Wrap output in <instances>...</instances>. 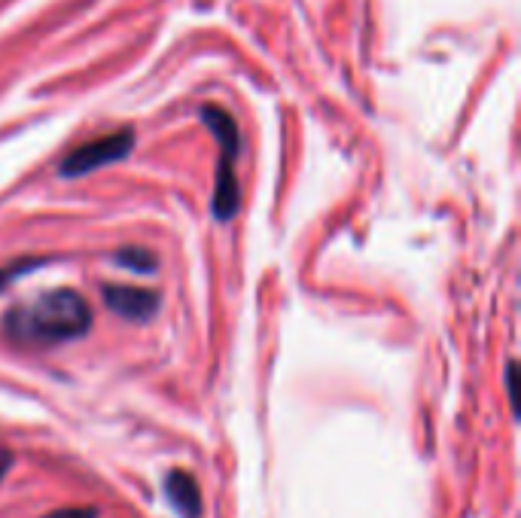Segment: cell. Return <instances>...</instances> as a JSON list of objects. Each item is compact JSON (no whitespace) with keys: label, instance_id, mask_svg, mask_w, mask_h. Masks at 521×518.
<instances>
[{"label":"cell","instance_id":"8992f818","mask_svg":"<svg viewBox=\"0 0 521 518\" xmlns=\"http://www.w3.org/2000/svg\"><path fill=\"white\" fill-rule=\"evenodd\" d=\"M116 263H122L125 269L132 272H141V275H150L156 269V259L144 250V247H125L116 253Z\"/></svg>","mask_w":521,"mask_h":518},{"label":"cell","instance_id":"9c48e42d","mask_svg":"<svg viewBox=\"0 0 521 518\" xmlns=\"http://www.w3.org/2000/svg\"><path fill=\"white\" fill-rule=\"evenodd\" d=\"M10 467H13V455H10L7 448H0V479L7 476V470H10Z\"/></svg>","mask_w":521,"mask_h":518},{"label":"cell","instance_id":"7a4b0ae2","mask_svg":"<svg viewBox=\"0 0 521 518\" xmlns=\"http://www.w3.org/2000/svg\"><path fill=\"white\" fill-rule=\"evenodd\" d=\"M202 119L211 128V135L220 144V162H217V189H214V214L217 220H232L238 214L241 205V189H238V174H235V162H238V150H241V135L235 119L214 107L205 104L202 107Z\"/></svg>","mask_w":521,"mask_h":518},{"label":"cell","instance_id":"5b68a950","mask_svg":"<svg viewBox=\"0 0 521 518\" xmlns=\"http://www.w3.org/2000/svg\"><path fill=\"white\" fill-rule=\"evenodd\" d=\"M165 494H168L171 506L183 518H199V512H202V494H199V485H195V479L189 473L171 470L168 479H165Z\"/></svg>","mask_w":521,"mask_h":518},{"label":"cell","instance_id":"3957f363","mask_svg":"<svg viewBox=\"0 0 521 518\" xmlns=\"http://www.w3.org/2000/svg\"><path fill=\"white\" fill-rule=\"evenodd\" d=\"M135 147V132H128V128H122V132H113V135H104V138H95L77 150H71L68 156L61 159L58 165V174L61 177H83V174H92L104 165H113L119 159H125L128 153H132Z\"/></svg>","mask_w":521,"mask_h":518},{"label":"cell","instance_id":"ba28073f","mask_svg":"<svg viewBox=\"0 0 521 518\" xmlns=\"http://www.w3.org/2000/svg\"><path fill=\"white\" fill-rule=\"evenodd\" d=\"M506 391H509V403H512V409L518 412V400H515V363L506 366Z\"/></svg>","mask_w":521,"mask_h":518},{"label":"cell","instance_id":"6da1fadb","mask_svg":"<svg viewBox=\"0 0 521 518\" xmlns=\"http://www.w3.org/2000/svg\"><path fill=\"white\" fill-rule=\"evenodd\" d=\"M92 327V308L74 290H46L31 302L16 305L4 317V333L16 345L49 348L74 342Z\"/></svg>","mask_w":521,"mask_h":518},{"label":"cell","instance_id":"277c9868","mask_svg":"<svg viewBox=\"0 0 521 518\" xmlns=\"http://www.w3.org/2000/svg\"><path fill=\"white\" fill-rule=\"evenodd\" d=\"M104 302L110 305V311H116L125 320H150L159 308V296L150 290H138V287H125V284H107L104 287Z\"/></svg>","mask_w":521,"mask_h":518},{"label":"cell","instance_id":"52a82bcc","mask_svg":"<svg viewBox=\"0 0 521 518\" xmlns=\"http://www.w3.org/2000/svg\"><path fill=\"white\" fill-rule=\"evenodd\" d=\"M46 518H98L95 509H83V506H71V509H58Z\"/></svg>","mask_w":521,"mask_h":518}]
</instances>
